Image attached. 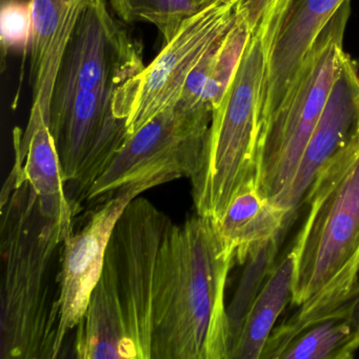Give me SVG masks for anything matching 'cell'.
Wrapping results in <instances>:
<instances>
[{
	"label": "cell",
	"instance_id": "cell-16",
	"mask_svg": "<svg viewBox=\"0 0 359 359\" xmlns=\"http://www.w3.org/2000/svg\"><path fill=\"white\" fill-rule=\"evenodd\" d=\"M295 266L293 251L275 264L248 314L230 359H262L277 319L292 302Z\"/></svg>",
	"mask_w": 359,
	"mask_h": 359
},
{
	"label": "cell",
	"instance_id": "cell-3",
	"mask_svg": "<svg viewBox=\"0 0 359 359\" xmlns=\"http://www.w3.org/2000/svg\"><path fill=\"white\" fill-rule=\"evenodd\" d=\"M0 209V358H58L60 294L53 287L58 279L52 276L60 245L74 226L43 211L15 154L1 191Z\"/></svg>",
	"mask_w": 359,
	"mask_h": 359
},
{
	"label": "cell",
	"instance_id": "cell-12",
	"mask_svg": "<svg viewBox=\"0 0 359 359\" xmlns=\"http://www.w3.org/2000/svg\"><path fill=\"white\" fill-rule=\"evenodd\" d=\"M96 0H30L29 85L32 94L29 121L49 123L50 102L67 47L86 10Z\"/></svg>",
	"mask_w": 359,
	"mask_h": 359
},
{
	"label": "cell",
	"instance_id": "cell-8",
	"mask_svg": "<svg viewBox=\"0 0 359 359\" xmlns=\"http://www.w3.org/2000/svg\"><path fill=\"white\" fill-rule=\"evenodd\" d=\"M212 112L205 104L190 108L178 102L151 119L128 138L86 201L98 205L126 187L142 194L178 178H194L203 167Z\"/></svg>",
	"mask_w": 359,
	"mask_h": 359
},
{
	"label": "cell",
	"instance_id": "cell-9",
	"mask_svg": "<svg viewBox=\"0 0 359 359\" xmlns=\"http://www.w3.org/2000/svg\"><path fill=\"white\" fill-rule=\"evenodd\" d=\"M239 0H210L184 20L173 39L138 76L137 92L128 121L130 136L173 108L187 79L237 18Z\"/></svg>",
	"mask_w": 359,
	"mask_h": 359
},
{
	"label": "cell",
	"instance_id": "cell-10",
	"mask_svg": "<svg viewBox=\"0 0 359 359\" xmlns=\"http://www.w3.org/2000/svg\"><path fill=\"white\" fill-rule=\"evenodd\" d=\"M133 188H121L98 203L79 230L65 239L60 256V323L56 352H60L67 337L79 325L87 311L92 292L104 268L107 247L113 229L128 205L138 197Z\"/></svg>",
	"mask_w": 359,
	"mask_h": 359
},
{
	"label": "cell",
	"instance_id": "cell-5",
	"mask_svg": "<svg viewBox=\"0 0 359 359\" xmlns=\"http://www.w3.org/2000/svg\"><path fill=\"white\" fill-rule=\"evenodd\" d=\"M278 22V14H271L252 33L224 98L212 112L203 167L191 182L196 213L214 222L239 191L256 186L269 55Z\"/></svg>",
	"mask_w": 359,
	"mask_h": 359
},
{
	"label": "cell",
	"instance_id": "cell-14",
	"mask_svg": "<svg viewBox=\"0 0 359 359\" xmlns=\"http://www.w3.org/2000/svg\"><path fill=\"white\" fill-rule=\"evenodd\" d=\"M14 154L20 157L29 182L49 215L74 226L75 216L67 197L55 142L43 119L28 121L25 131L14 130Z\"/></svg>",
	"mask_w": 359,
	"mask_h": 359
},
{
	"label": "cell",
	"instance_id": "cell-20",
	"mask_svg": "<svg viewBox=\"0 0 359 359\" xmlns=\"http://www.w3.org/2000/svg\"><path fill=\"white\" fill-rule=\"evenodd\" d=\"M109 4L113 13L126 25L148 22L156 27L165 43L199 9L189 0H110Z\"/></svg>",
	"mask_w": 359,
	"mask_h": 359
},
{
	"label": "cell",
	"instance_id": "cell-19",
	"mask_svg": "<svg viewBox=\"0 0 359 359\" xmlns=\"http://www.w3.org/2000/svg\"><path fill=\"white\" fill-rule=\"evenodd\" d=\"M252 30L239 16L226 34L214 46L210 55L209 81L203 102L212 110L222 102L241 64L252 36Z\"/></svg>",
	"mask_w": 359,
	"mask_h": 359
},
{
	"label": "cell",
	"instance_id": "cell-15",
	"mask_svg": "<svg viewBox=\"0 0 359 359\" xmlns=\"http://www.w3.org/2000/svg\"><path fill=\"white\" fill-rule=\"evenodd\" d=\"M292 219L287 211L262 196L256 186H252L233 197L215 224L222 241L234 252L235 262L245 264L257 248L273 237L283 235Z\"/></svg>",
	"mask_w": 359,
	"mask_h": 359
},
{
	"label": "cell",
	"instance_id": "cell-13",
	"mask_svg": "<svg viewBox=\"0 0 359 359\" xmlns=\"http://www.w3.org/2000/svg\"><path fill=\"white\" fill-rule=\"evenodd\" d=\"M346 0H281L269 55L262 123L285 97L298 67L316 37Z\"/></svg>",
	"mask_w": 359,
	"mask_h": 359
},
{
	"label": "cell",
	"instance_id": "cell-23",
	"mask_svg": "<svg viewBox=\"0 0 359 359\" xmlns=\"http://www.w3.org/2000/svg\"><path fill=\"white\" fill-rule=\"evenodd\" d=\"M189 1H190L191 4H193L195 7L201 8L203 7V5H205L208 1H210V0H189Z\"/></svg>",
	"mask_w": 359,
	"mask_h": 359
},
{
	"label": "cell",
	"instance_id": "cell-22",
	"mask_svg": "<svg viewBox=\"0 0 359 359\" xmlns=\"http://www.w3.org/2000/svg\"><path fill=\"white\" fill-rule=\"evenodd\" d=\"M281 0H239L238 14L251 29L252 32L256 30L260 22L276 10Z\"/></svg>",
	"mask_w": 359,
	"mask_h": 359
},
{
	"label": "cell",
	"instance_id": "cell-1",
	"mask_svg": "<svg viewBox=\"0 0 359 359\" xmlns=\"http://www.w3.org/2000/svg\"><path fill=\"white\" fill-rule=\"evenodd\" d=\"M96 0L81 16L60 62L49 110L67 197L75 215L128 138L146 68L144 46Z\"/></svg>",
	"mask_w": 359,
	"mask_h": 359
},
{
	"label": "cell",
	"instance_id": "cell-7",
	"mask_svg": "<svg viewBox=\"0 0 359 359\" xmlns=\"http://www.w3.org/2000/svg\"><path fill=\"white\" fill-rule=\"evenodd\" d=\"M169 216L136 197L117 220L89 304L125 327L133 359H151L153 287Z\"/></svg>",
	"mask_w": 359,
	"mask_h": 359
},
{
	"label": "cell",
	"instance_id": "cell-4",
	"mask_svg": "<svg viewBox=\"0 0 359 359\" xmlns=\"http://www.w3.org/2000/svg\"><path fill=\"white\" fill-rule=\"evenodd\" d=\"M234 262L211 218L172 224L155 271L151 359H230L224 290Z\"/></svg>",
	"mask_w": 359,
	"mask_h": 359
},
{
	"label": "cell",
	"instance_id": "cell-21",
	"mask_svg": "<svg viewBox=\"0 0 359 359\" xmlns=\"http://www.w3.org/2000/svg\"><path fill=\"white\" fill-rule=\"evenodd\" d=\"M1 52L3 62L9 50L30 43L31 10L30 0H18L1 7Z\"/></svg>",
	"mask_w": 359,
	"mask_h": 359
},
{
	"label": "cell",
	"instance_id": "cell-2",
	"mask_svg": "<svg viewBox=\"0 0 359 359\" xmlns=\"http://www.w3.org/2000/svg\"><path fill=\"white\" fill-rule=\"evenodd\" d=\"M306 201L310 209L292 249L298 309L273 330L262 359H278L294 338L359 295V126L321 168Z\"/></svg>",
	"mask_w": 359,
	"mask_h": 359
},
{
	"label": "cell",
	"instance_id": "cell-18",
	"mask_svg": "<svg viewBox=\"0 0 359 359\" xmlns=\"http://www.w3.org/2000/svg\"><path fill=\"white\" fill-rule=\"evenodd\" d=\"M283 235L273 237L260 245L245 262V266L230 306L226 308L230 329L231 353L241 335L248 314L275 266ZM231 356V355H230Z\"/></svg>",
	"mask_w": 359,
	"mask_h": 359
},
{
	"label": "cell",
	"instance_id": "cell-17",
	"mask_svg": "<svg viewBox=\"0 0 359 359\" xmlns=\"http://www.w3.org/2000/svg\"><path fill=\"white\" fill-rule=\"evenodd\" d=\"M354 302L344 312L325 319L294 338L278 359H348L359 348V327L352 318Z\"/></svg>",
	"mask_w": 359,
	"mask_h": 359
},
{
	"label": "cell",
	"instance_id": "cell-6",
	"mask_svg": "<svg viewBox=\"0 0 359 359\" xmlns=\"http://www.w3.org/2000/svg\"><path fill=\"white\" fill-rule=\"evenodd\" d=\"M350 13L351 0H346L315 39L276 110L262 123L256 188L272 203L293 180L325 108Z\"/></svg>",
	"mask_w": 359,
	"mask_h": 359
},
{
	"label": "cell",
	"instance_id": "cell-11",
	"mask_svg": "<svg viewBox=\"0 0 359 359\" xmlns=\"http://www.w3.org/2000/svg\"><path fill=\"white\" fill-rule=\"evenodd\" d=\"M359 126V69L342 53L325 108L309 140L293 180L275 205L292 218L302 203L321 168L350 140Z\"/></svg>",
	"mask_w": 359,
	"mask_h": 359
}]
</instances>
